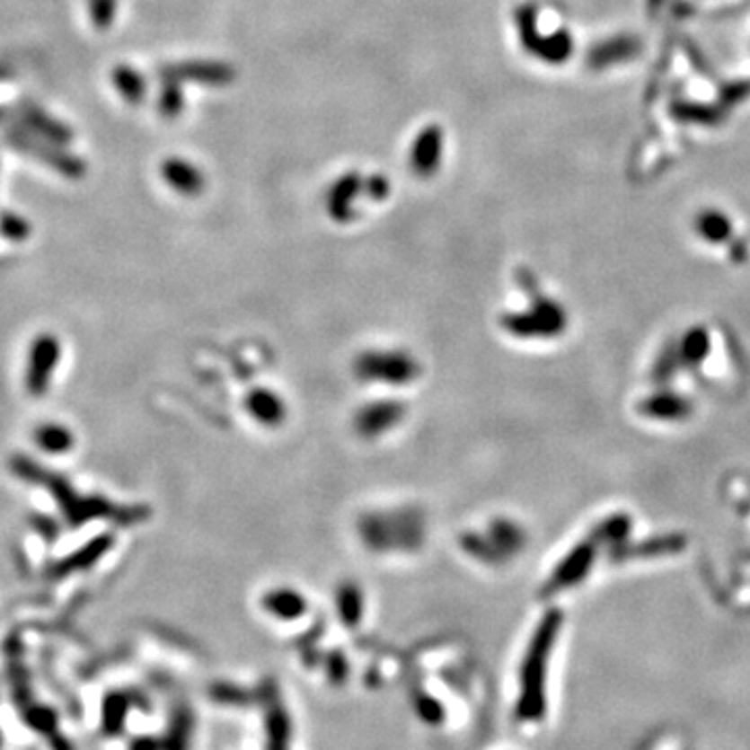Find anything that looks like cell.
Here are the masks:
<instances>
[{"mask_svg": "<svg viewBox=\"0 0 750 750\" xmlns=\"http://www.w3.org/2000/svg\"><path fill=\"white\" fill-rule=\"evenodd\" d=\"M630 530H631V521L628 515H613L604 521V524H600L595 532V538L598 543H611V544H622L625 543V538L630 536Z\"/></svg>", "mask_w": 750, "mask_h": 750, "instance_id": "52a82bcc", "label": "cell"}, {"mask_svg": "<svg viewBox=\"0 0 750 750\" xmlns=\"http://www.w3.org/2000/svg\"><path fill=\"white\" fill-rule=\"evenodd\" d=\"M57 355H58V349L55 340L42 338V340L36 344L34 357H31V371H30L31 393H42L44 386H47L49 374L52 371V365H55L57 361Z\"/></svg>", "mask_w": 750, "mask_h": 750, "instance_id": "277c9868", "label": "cell"}, {"mask_svg": "<svg viewBox=\"0 0 750 750\" xmlns=\"http://www.w3.org/2000/svg\"><path fill=\"white\" fill-rule=\"evenodd\" d=\"M40 445L58 453V450L69 446V432L61 428H44L40 432Z\"/></svg>", "mask_w": 750, "mask_h": 750, "instance_id": "ba28073f", "label": "cell"}, {"mask_svg": "<svg viewBox=\"0 0 750 750\" xmlns=\"http://www.w3.org/2000/svg\"><path fill=\"white\" fill-rule=\"evenodd\" d=\"M675 357V349H671L669 352H663L661 358H658L657 365H655V371H652V375H655L657 382H663V380H669L671 375H674L675 363H671V358Z\"/></svg>", "mask_w": 750, "mask_h": 750, "instance_id": "9c48e42d", "label": "cell"}, {"mask_svg": "<svg viewBox=\"0 0 750 750\" xmlns=\"http://www.w3.org/2000/svg\"><path fill=\"white\" fill-rule=\"evenodd\" d=\"M684 546H686V538L675 536V534H669V536L663 538H652L644 540L642 544L631 546V549H617L613 557L617 559H630V557H661V554H674L680 552Z\"/></svg>", "mask_w": 750, "mask_h": 750, "instance_id": "5b68a950", "label": "cell"}, {"mask_svg": "<svg viewBox=\"0 0 750 750\" xmlns=\"http://www.w3.org/2000/svg\"><path fill=\"white\" fill-rule=\"evenodd\" d=\"M710 350V338L704 328H693L684 334L680 347H677V355H680V361L686 365H699L707 358Z\"/></svg>", "mask_w": 750, "mask_h": 750, "instance_id": "8992f818", "label": "cell"}, {"mask_svg": "<svg viewBox=\"0 0 750 750\" xmlns=\"http://www.w3.org/2000/svg\"><path fill=\"white\" fill-rule=\"evenodd\" d=\"M595 552H596L595 544H590V543L579 544L578 549L559 565L557 573H554L551 579V590L567 588V586H573L576 582H579V579L590 571L592 560H595Z\"/></svg>", "mask_w": 750, "mask_h": 750, "instance_id": "3957f363", "label": "cell"}, {"mask_svg": "<svg viewBox=\"0 0 750 750\" xmlns=\"http://www.w3.org/2000/svg\"><path fill=\"white\" fill-rule=\"evenodd\" d=\"M638 410L649 419L684 421L693 413V402L675 393H657L638 404Z\"/></svg>", "mask_w": 750, "mask_h": 750, "instance_id": "7a4b0ae2", "label": "cell"}, {"mask_svg": "<svg viewBox=\"0 0 750 750\" xmlns=\"http://www.w3.org/2000/svg\"><path fill=\"white\" fill-rule=\"evenodd\" d=\"M560 625V615L557 611L549 613L534 636L530 652L524 661L521 671V696L517 704V713L525 721H538L544 715V677H546V661H549L554 638H557Z\"/></svg>", "mask_w": 750, "mask_h": 750, "instance_id": "6da1fadb", "label": "cell"}]
</instances>
